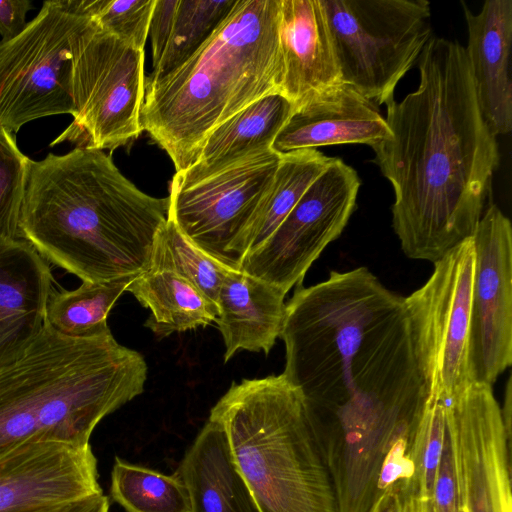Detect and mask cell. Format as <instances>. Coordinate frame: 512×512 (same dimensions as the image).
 <instances>
[{
  "label": "cell",
  "instance_id": "obj_24",
  "mask_svg": "<svg viewBox=\"0 0 512 512\" xmlns=\"http://www.w3.org/2000/svg\"><path fill=\"white\" fill-rule=\"evenodd\" d=\"M331 159L317 149L281 154L273 180L257 209L248 253L269 238Z\"/></svg>",
  "mask_w": 512,
  "mask_h": 512
},
{
  "label": "cell",
  "instance_id": "obj_25",
  "mask_svg": "<svg viewBox=\"0 0 512 512\" xmlns=\"http://www.w3.org/2000/svg\"><path fill=\"white\" fill-rule=\"evenodd\" d=\"M133 278L111 282H83L74 290L52 292L47 322L62 335L88 338L110 331L107 316Z\"/></svg>",
  "mask_w": 512,
  "mask_h": 512
},
{
  "label": "cell",
  "instance_id": "obj_2",
  "mask_svg": "<svg viewBox=\"0 0 512 512\" xmlns=\"http://www.w3.org/2000/svg\"><path fill=\"white\" fill-rule=\"evenodd\" d=\"M417 64L418 88L386 103L390 135L371 148L393 187L392 226L402 251L435 263L473 235L500 156L464 47L432 36Z\"/></svg>",
  "mask_w": 512,
  "mask_h": 512
},
{
  "label": "cell",
  "instance_id": "obj_36",
  "mask_svg": "<svg viewBox=\"0 0 512 512\" xmlns=\"http://www.w3.org/2000/svg\"><path fill=\"white\" fill-rule=\"evenodd\" d=\"M394 512H415V493L409 485L396 484Z\"/></svg>",
  "mask_w": 512,
  "mask_h": 512
},
{
  "label": "cell",
  "instance_id": "obj_1",
  "mask_svg": "<svg viewBox=\"0 0 512 512\" xmlns=\"http://www.w3.org/2000/svg\"><path fill=\"white\" fill-rule=\"evenodd\" d=\"M280 338L338 495L377 493L385 458L410 446L429 399L404 297L367 268L296 285Z\"/></svg>",
  "mask_w": 512,
  "mask_h": 512
},
{
  "label": "cell",
  "instance_id": "obj_15",
  "mask_svg": "<svg viewBox=\"0 0 512 512\" xmlns=\"http://www.w3.org/2000/svg\"><path fill=\"white\" fill-rule=\"evenodd\" d=\"M100 493L90 444L31 441L0 457V512H49Z\"/></svg>",
  "mask_w": 512,
  "mask_h": 512
},
{
  "label": "cell",
  "instance_id": "obj_3",
  "mask_svg": "<svg viewBox=\"0 0 512 512\" xmlns=\"http://www.w3.org/2000/svg\"><path fill=\"white\" fill-rule=\"evenodd\" d=\"M168 210V196L142 192L110 155L75 147L29 159L19 228L46 261L83 282H111L150 268Z\"/></svg>",
  "mask_w": 512,
  "mask_h": 512
},
{
  "label": "cell",
  "instance_id": "obj_19",
  "mask_svg": "<svg viewBox=\"0 0 512 512\" xmlns=\"http://www.w3.org/2000/svg\"><path fill=\"white\" fill-rule=\"evenodd\" d=\"M51 293V270L36 249L23 238H0V362L43 330Z\"/></svg>",
  "mask_w": 512,
  "mask_h": 512
},
{
  "label": "cell",
  "instance_id": "obj_39",
  "mask_svg": "<svg viewBox=\"0 0 512 512\" xmlns=\"http://www.w3.org/2000/svg\"><path fill=\"white\" fill-rule=\"evenodd\" d=\"M415 512H435L432 499L415 495Z\"/></svg>",
  "mask_w": 512,
  "mask_h": 512
},
{
  "label": "cell",
  "instance_id": "obj_35",
  "mask_svg": "<svg viewBox=\"0 0 512 512\" xmlns=\"http://www.w3.org/2000/svg\"><path fill=\"white\" fill-rule=\"evenodd\" d=\"M49 512H109V500L107 496L100 493Z\"/></svg>",
  "mask_w": 512,
  "mask_h": 512
},
{
  "label": "cell",
  "instance_id": "obj_9",
  "mask_svg": "<svg viewBox=\"0 0 512 512\" xmlns=\"http://www.w3.org/2000/svg\"><path fill=\"white\" fill-rule=\"evenodd\" d=\"M93 25L48 0L18 36L0 43L1 127L12 133L42 117L74 113V59Z\"/></svg>",
  "mask_w": 512,
  "mask_h": 512
},
{
  "label": "cell",
  "instance_id": "obj_22",
  "mask_svg": "<svg viewBox=\"0 0 512 512\" xmlns=\"http://www.w3.org/2000/svg\"><path fill=\"white\" fill-rule=\"evenodd\" d=\"M138 302L151 311L145 326L160 337L215 322L217 305L192 283L164 269H148L128 284Z\"/></svg>",
  "mask_w": 512,
  "mask_h": 512
},
{
  "label": "cell",
  "instance_id": "obj_32",
  "mask_svg": "<svg viewBox=\"0 0 512 512\" xmlns=\"http://www.w3.org/2000/svg\"><path fill=\"white\" fill-rule=\"evenodd\" d=\"M432 502L435 512H460L454 460L447 427Z\"/></svg>",
  "mask_w": 512,
  "mask_h": 512
},
{
  "label": "cell",
  "instance_id": "obj_7",
  "mask_svg": "<svg viewBox=\"0 0 512 512\" xmlns=\"http://www.w3.org/2000/svg\"><path fill=\"white\" fill-rule=\"evenodd\" d=\"M281 159L272 148L177 171L169 189L168 218L192 244L239 271L257 209Z\"/></svg>",
  "mask_w": 512,
  "mask_h": 512
},
{
  "label": "cell",
  "instance_id": "obj_11",
  "mask_svg": "<svg viewBox=\"0 0 512 512\" xmlns=\"http://www.w3.org/2000/svg\"><path fill=\"white\" fill-rule=\"evenodd\" d=\"M434 264L426 283L404 297L415 358L429 398L446 400L472 383L469 363L472 237Z\"/></svg>",
  "mask_w": 512,
  "mask_h": 512
},
{
  "label": "cell",
  "instance_id": "obj_14",
  "mask_svg": "<svg viewBox=\"0 0 512 512\" xmlns=\"http://www.w3.org/2000/svg\"><path fill=\"white\" fill-rule=\"evenodd\" d=\"M469 363L472 382L492 385L512 363V226L496 204L473 235Z\"/></svg>",
  "mask_w": 512,
  "mask_h": 512
},
{
  "label": "cell",
  "instance_id": "obj_8",
  "mask_svg": "<svg viewBox=\"0 0 512 512\" xmlns=\"http://www.w3.org/2000/svg\"><path fill=\"white\" fill-rule=\"evenodd\" d=\"M341 82L373 103L394 99L398 82L432 37L427 0H320Z\"/></svg>",
  "mask_w": 512,
  "mask_h": 512
},
{
  "label": "cell",
  "instance_id": "obj_34",
  "mask_svg": "<svg viewBox=\"0 0 512 512\" xmlns=\"http://www.w3.org/2000/svg\"><path fill=\"white\" fill-rule=\"evenodd\" d=\"M31 8L30 0H0L2 42L15 38L26 28V14Z\"/></svg>",
  "mask_w": 512,
  "mask_h": 512
},
{
  "label": "cell",
  "instance_id": "obj_4",
  "mask_svg": "<svg viewBox=\"0 0 512 512\" xmlns=\"http://www.w3.org/2000/svg\"><path fill=\"white\" fill-rule=\"evenodd\" d=\"M279 0H237L200 48L156 81H145L143 131L175 170L200 157L208 136L255 101L280 94Z\"/></svg>",
  "mask_w": 512,
  "mask_h": 512
},
{
  "label": "cell",
  "instance_id": "obj_30",
  "mask_svg": "<svg viewBox=\"0 0 512 512\" xmlns=\"http://www.w3.org/2000/svg\"><path fill=\"white\" fill-rule=\"evenodd\" d=\"M445 431V400L429 398L413 440L414 475L408 485L417 497L432 499Z\"/></svg>",
  "mask_w": 512,
  "mask_h": 512
},
{
  "label": "cell",
  "instance_id": "obj_12",
  "mask_svg": "<svg viewBox=\"0 0 512 512\" xmlns=\"http://www.w3.org/2000/svg\"><path fill=\"white\" fill-rule=\"evenodd\" d=\"M360 185L357 172L332 157L269 238L245 256L239 271L287 294L340 236L356 207Z\"/></svg>",
  "mask_w": 512,
  "mask_h": 512
},
{
  "label": "cell",
  "instance_id": "obj_21",
  "mask_svg": "<svg viewBox=\"0 0 512 512\" xmlns=\"http://www.w3.org/2000/svg\"><path fill=\"white\" fill-rule=\"evenodd\" d=\"M175 473L191 512H260L219 423L208 418Z\"/></svg>",
  "mask_w": 512,
  "mask_h": 512
},
{
  "label": "cell",
  "instance_id": "obj_37",
  "mask_svg": "<svg viewBox=\"0 0 512 512\" xmlns=\"http://www.w3.org/2000/svg\"><path fill=\"white\" fill-rule=\"evenodd\" d=\"M395 492L394 487H390L375 502L368 512H394Z\"/></svg>",
  "mask_w": 512,
  "mask_h": 512
},
{
  "label": "cell",
  "instance_id": "obj_23",
  "mask_svg": "<svg viewBox=\"0 0 512 512\" xmlns=\"http://www.w3.org/2000/svg\"><path fill=\"white\" fill-rule=\"evenodd\" d=\"M293 111V104L281 94L255 101L208 136L196 163L207 165L252 150L271 148Z\"/></svg>",
  "mask_w": 512,
  "mask_h": 512
},
{
  "label": "cell",
  "instance_id": "obj_40",
  "mask_svg": "<svg viewBox=\"0 0 512 512\" xmlns=\"http://www.w3.org/2000/svg\"><path fill=\"white\" fill-rule=\"evenodd\" d=\"M460 512H463V511L460 509Z\"/></svg>",
  "mask_w": 512,
  "mask_h": 512
},
{
  "label": "cell",
  "instance_id": "obj_27",
  "mask_svg": "<svg viewBox=\"0 0 512 512\" xmlns=\"http://www.w3.org/2000/svg\"><path fill=\"white\" fill-rule=\"evenodd\" d=\"M236 3L237 0H178L169 41L160 62L145 81L159 80L182 65L211 36Z\"/></svg>",
  "mask_w": 512,
  "mask_h": 512
},
{
  "label": "cell",
  "instance_id": "obj_18",
  "mask_svg": "<svg viewBox=\"0 0 512 512\" xmlns=\"http://www.w3.org/2000/svg\"><path fill=\"white\" fill-rule=\"evenodd\" d=\"M278 36L283 62L280 94L294 108L341 82L320 0H279Z\"/></svg>",
  "mask_w": 512,
  "mask_h": 512
},
{
  "label": "cell",
  "instance_id": "obj_6",
  "mask_svg": "<svg viewBox=\"0 0 512 512\" xmlns=\"http://www.w3.org/2000/svg\"><path fill=\"white\" fill-rule=\"evenodd\" d=\"M260 512H340L300 393L283 374L233 382L210 411Z\"/></svg>",
  "mask_w": 512,
  "mask_h": 512
},
{
  "label": "cell",
  "instance_id": "obj_10",
  "mask_svg": "<svg viewBox=\"0 0 512 512\" xmlns=\"http://www.w3.org/2000/svg\"><path fill=\"white\" fill-rule=\"evenodd\" d=\"M73 120L51 143L104 150L125 146L143 132L144 50L94 23L74 59Z\"/></svg>",
  "mask_w": 512,
  "mask_h": 512
},
{
  "label": "cell",
  "instance_id": "obj_16",
  "mask_svg": "<svg viewBox=\"0 0 512 512\" xmlns=\"http://www.w3.org/2000/svg\"><path fill=\"white\" fill-rule=\"evenodd\" d=\"M389 135V127L376 104L352 86L339 82L294 108L271 148L283 154L342 144L371 147Z\"/></svg>",
  "mask_w": 512,
  "mask_h": 512
},
{
  "label": "cell",
  "instance_id": "obj_38",
  "mask_svg": "<svg viewBox=\"0 0 512 512\" xmlns=\"http://www.w3.org/2000/svg\"><path fill=\"white\" fill-rule=\"evenodd\" d=\"M511 379H508L505 396H504V405L500 407L502 419L504 422V427L507 432V435L511 439Z\"/></svg>",
  "mask_w": 512,
  "mask_h": 512
},
{
  "label": "cell",
  "instance_id": "obj_26",
  "mask_svg": "<svg viewBox=\"0 0 512 512\" xmlns=\"http://www.w3.org/2000/svg\"><path fill=\"white\" fill-rule=\"evenodd\" d=\"M110 496L126 512H191L188 491L174 473L166 475L115 457Z\"/></svg>",
  "mask_w": 512,
  "mask_h": 512
},
{
  "label": "cell",
  "instance_id": "obj_29",
  "mask_svg": "<svg viewBox=\"0 0 512 512\" xmlns=\"http://www.w3.org/2000/svg\"><path fill=\"white\" fill-rule=\"evenodd\" d=\"M68 11L88 17L102 30L144 50L155 0H60Z\"/></svg>",
  "mask_w": 512,
  "mask_h": 512
},
{
  "label": "cell",
  "instance_id": "obj_17",
  "mask_svg": "<svg viewBox=\"0 0 512 512\" xmlns=\"http://www.w3.org/2000/svg\"><path fill=\"white\" fill-rule=\"evenodd\" d=\"M468 30L464 47L482 117L495 135L512 129V1L487 0L479 13L461 2Z\"/></svg>",
  "mask_w": 512,
  "mask_h": 512
},
{
  "label": "cell",
  "instance_id": "obj_5",
  "mask_svg": "<svg viewBox=\"0 0 512 512\" xmlns=\"http://www.w3.org/2000/svg\"><path fill=\"white\" fill-rule=\"evenodd\" d=\"M148 365L110 331L72 338L46 322L0 362V457L31 441L89 444L96 425L144 391Z\"/></svg>",
  "mask_w": 512,
  "mask_h": 512
},
{
  "label": "cell",
  "instance_id": "obj_31",
  "mask_svg": "<svg viewBox=\"0 0 512 512\" xmlns=\"http://www.w3.org/2000/svg\"><path fill=\"white\" fill-rule=\"evenodd\" d=\"M29 158L0 126V238H22L19 228Z\"/></svg>",
  "mask_w": 512,
  "mask_h": 512
},
{
  "label": "cell",
  "instance_id": "obj_33",
  "mask_svg": "<svg viewBox=\"0 0 512 512\" xmlns=\"http://www.w3.org/2000/svg\"><path fill=\"white\" fill-rule=\"evenodd\" d=\"M177 4L178 0H155L148 30L151 40L153 68L160 62L169 41Z\"/></svg>",
  "mask_w": 512,
  "mask_h": 512
},
{
  "label": "cell",
  "instance_id": "obj_28",
  "mask_svg": "<svg viewBox=\"0 0 512 512\" xmlns=\"http://www.w3.org/2000/svg\"><path fill=\"white\" fill-rule=\"evenodd\" d=\"M151 268L176 273L215 304L222 283L232 270L192 244L168 217L156 234Z\"/></svg>",
  "mask_w": 512,
  "mask_h": 512
},
{
  "label": "cell",
  "instance_id": "obj_20",
  "mask_svg": "<svg viewBox=\"0 0 512 512\" xmlns=\"http://www.w3.org/2000/svg\"><path fill=\"white\" fill-rule=\"evenodd\" d=\"M285 296L268 282L229 271L219 291L215 320L225 344V363L240 350L270 353L283 327Z\"/></svg>",
  "mask_w": 512,
  "mask_h": 512
},
{
  "label": "cell",
  "instance_id": "obj_13",
  "mask_svg": "<svg viewBox=\"0 0 512 512\" xmlns=\"http://www.w3.org/2000/svg\"><path fill=\"white\" fill-rule=\"evenodd\" d=\"M459 507L512 512L510 438L492 385L472 382L445 400Z\"/></svg>",
  "mask_w": 512,
  "mask_h": 512
}]
</instances>
